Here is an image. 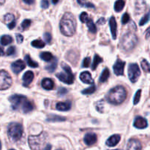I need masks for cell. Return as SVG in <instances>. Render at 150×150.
<instances>
[{
  "label": "cell",
  "mask_w": 150,
  "mask_h": 150,
  "mask_svg": "<svg viewBox=\"0 0 150 150\" xmlns=\"http://www.w3.org/2000/svg\"><path fill=\"white\" fill-rule=\"evenodd\" d=\"M25 60H26V64H28V66H29L30 67H34V68H35V67H38V62L33 61L29 54L25 56Z\"/></svg>",
  "instance_id": "31"
},
{
  "label": "cell",
  "mask_w": 150,
  "mask_h": 150,
  "mask_svg": "<svg viewBox=\"0 0 150 150\" xmlns=\"http://www.w3.org/2000/svg\"><path fill=\"white\" fill-rule=\"evenodd\" d=\"M97 139H98V138H97V135L95 133H89L85 135L83 141L86 145L91 146V145H93L94 144L96 143Z\"/></svg>",
  "instance_id": "15"
},
{
  "label": "cell",
  "mask_w": 150,
  "mask_h": 150,
  "mask_svg": "<svg viewBox=\"0 0 150 150\" xmlns=\"http://www.w3.org/2000/svg\"><path fill=\"white\" fill-rule=\"evenodd\" d=\"M114 150H122V149H114Z\"/></svg>",
  "instance_id": "57"
},
{
  "label": "cell",
  "mask_w": 150,
  "mask_h": 150,
  "mask_svg": "<svg viewBox=\"0 0 150 150\" xmlns=\"http://www.w3.org/2000/svg\"><path fill=\"white\" fill-rule=\"evenodd\" d=\"M125 66V62L120 59H117L115 64H114V72L117 76H122L124 74V69Z\"/></svg>",
  "instance_id": "10"
},
{
  "label": "cell",
  "mask_w": 150,
  "mask_h": 150,
  "mask_svg": "<svg viewBox=\"0 0 150 150\" xmlns=\"http://www.w3.org/2000/svg\"><path fill=\"white\" fill-rule=\"evenodd\" d=\"M1 142H0V149H1Z\"/></svg>",
  "instance_id": "56"
},
{
  "label": "cell",
  "mask_w": 150,
  "mask_h": 150,
  "mask_svg": "<svg viewBox=\"0 0 150 150\" xmlns=\"http://www.w3.org/2000/svg\"><path fill=\"white\" fill-rule=\"evenodd\" d=\"M86 25H87V27L88 29H89V31L91 32V33L92 34H95L97 32V28H96V26H95V24L93 22V20H92V18H89V19H88L87 21L86 22Z\"/></svg>",
  "instance_id": "27"
},
{
  "label": "cell",
  "mask_w": 150,
  "mask_h": 150,
  "mask_svg": "<svg viewBox=\"0 0 150 150\" xmlns=\"http://www.w3.org/2000/svg\"><path fill=\"white\" fill-rule=\"evenodd\" d=\"M9 100L12 103V108L13 110L21 108L24 114L31 112L34 108L32 103L23 95H13L9 98Z\"/></svg>",
  "instance_id": "2"
},
{
  "label": "cell",
  "mask_w": 150,
  "mask_h": 150,
  "mask_svg": "<svg viewBox=\"0 0 150 150\" xmlns=\"http://www.w3.org/2000/svg\"><path fill=\"white\" fill-rule=\"evenodd\" d=\"M103 105L104 104H103V100L98 102V103H97L96 105V108L99 112L100 113L103 112Z\"/></svg>",
  "instance_id": "42"
},
{
  "label": "cell",
  "mask_w": 150,
  "mask_h": 150,
  "mask_svg": "<svg viewBox=\"0 0 150 150\" xmlns=\"http://www.w3.org/2000/svg\"><path fill=\"white\" fill-rule=\"evenodd\" d=\"M77 1L81 7H87V8H95V5L92 3L88 1L87 0H77Z\"/></svg>",
  "instance_id": "33"
},
{
  "label": "cell",
  "mask_w": 150,
  "mask_h": 150,
  "mask_svg": "<svg viewBox=\"0 0 150 150\" xmlns=\"http://www.w3.org/2000/svg\"><path fill=\"white\" fill-rule=\"evenodd\" d=\"M13 83L11 77L5 70H0V90L9 89Z\"/></svg>",
  "instance_id": "8"
},
{
  "label": "cell",
  "mask_w": 150,
  "mask_h": 150,
  "mask_svg": "<svg viewBox=\"0 0 150 150\" xmlns=\"http://www.w3.org/2000/svg\"><path fill=\"white\" fill-rule=\"evenodd\" d=\"M141 64H142L144 71L146 72V73H150V64L146 59H142Z\"/></svg>",
  "instance_id": "35"
},
{
  "label": "cell",
  "mask_w": 150,
  "mask_h": 150,
  "mask_svg": "<svg viewBox=\"0 0 150 150\" xmlns=\"http://www.w3.org/2000/svg\"><path fill=\"white\" fill-rule=\"evenodd\" d=\"M16 41H17L18 43L20 44V43H21V42H23V37L21 35H20V34H16Z\"/></svg>",
  "instance_id": "48"
},
{
  "label": "cell",
  "mask_w": 150,
  "mask_h": 150,
  "mask_svg": "<svg viewBox=\"0 0 150 150\" xmlns=\"http://www.w3.org/2000/svg\"><path fill=\"white\" fill-rule=\"evenodd\" d=\"M56 108L60 111H69L71 108V103L70 102H59L57 104Z\"/></svg>",
  "instance_id": "22"
},
{
  "label": "cell",
  "mask_w": 150,
  "mask_h": 150,
  "mask_svg": "<svg viewBox=\"0 0 150 150\" xmlns=\"http://www.w3.org/2000/svg\"><path fill=\"white\" fill-rule=\"evenodd\" d=\"M79 18H80L81 21L82 23H86V22L87 21L88 19L89 18V17L86 12H83V13L80 15V17H79Z\"/></svg>",
  "instance_id": "40"
},
{
  "label": "cell",
  "mask_w": 150,
  "mask_h": 150,
  "mask_svg": "<svg viewBox=\"0 0 150 150\" xmlns=\"http://www.w3.org/2000/svg\"><path fill=\"white\" fill-rule=\"evenodd\" d=\"M7 134L10 140L13 142H17L20 140L23 135V127L19 123L12 122L9 125L7 129Z\"/></svg>",
  "instance_id": "6"
},
{
  "label": "cell",
  "mask_w": 150,
  "mask_h": 150,
  "mask_svg": "<svg viewBox=\"0 0 150 150\" xmlns=\"http://www.w3.org/2000/svg\"><path fill=\"white\" fill-rule=\"evenodd\" d=\"M141 75V70L139 65L136 63H132L128 66V76L129 79L132 83H135L138 81Z\"/></svg>",
  "instance_id": "9"
},
{
  "label": "cell",
  "mask_w": 150,
  "mask_h": 150,
  "mask_svg": "<svg viewBox=\"0 0 150 150\" xmlns=\"http://www.w3.org/2000/svg\"><path fill=\"white\" fill-rule=\"evenodd\" d=\"M149 19H150V11L149 13H146V14L145 15L142 19H141L140 22H139V25H140V26H143V25L146 24V23L149 21Z\"/></svg>",
  "instance_id": "37"
},
{
  "label": "cell",
  "mask_w": 150,
  "mask_h": 150,
  "mask_svg": "<svg viewBox=\"0 0 150 150\" xmlns=\"http://www.w3.org/2000/svg\"><path fill=\"white\" fill-rule=\"evenodd\" d=\"M141 95H142V90L139 89L136 92V95L134 96V100H133V104L134 105H137L139 103V102L140 101V98H141Z\"/></svg>",
  "instance_id": "39"
},
{
  "label": "cell",
  "mask_w": 150,
  "mask_h": 150,
  "mask_svg": "<svg viewBox=\"0 0 150 150\" xmlns=\"http://www.w3.org/2000/svg\"><path fill=\"white\" fill-rule=\"evenodd\" d=\"M58 95L59 96H62V95H64L65 94L67 93V90L65 89V88H63V87H60L59 89H58V92H57Z\"/></svg>",
  "instance_id": "46"
},
{
  "label": "cell",
  "mask_w": 150,
  "mask_h": 150,
  "mask_svg": "<svg viewBox=\"0 0 150 150\" xmlns=\"http://www.w3.org/2000/svg\"><path fill=\"white\" fill-rule=\"evenodd\" d=\"M127 150H142V144L139 140L130 139L127 143Z\"/></svg>",
  "instance_id": "16"
},
{
  "label": "cell",
  "mask_w": 150,
  "mask_h": 150,
  "mask_svg": "<svg viewBox=\"0 0 150 150\" xmlns=\"http://www.w3.org/2000/svg\"><path fill=\"white\" fill-rule=\"evenodd\" d=\"M12 42H13V38L10 35H3L0 38V43L4 46L12 43Z\"/></svg>",
  "instance_id": "26"
},
{
  "label": "cell",
  "mask_w": 150,
  "mask_h": 150,
  "mask_svg": "<svg viewBox=\"0 0 150 150\" xmlns=\"http://www.w3.org/2000/svg\"><path fill=\"white\" fill-rule=\"evenodd\" d=\"M62 67L64 70V73H59L57 74V78L63 83L66 84H72L74 82V75L71 69L65 63L62 64Z\"/></svg>",
  "instance_id": "7"
},
{
  "label": "cell",
  "mask_w": 150,
  "mask_h": 150,
  "mask_svg": "<svg viewBox=\"0 0 150 150\" xmlns=\"http://www.w3.org/2000/svg\"><path fill=\"white\" fill-rule=\"evenodd\" d=\"M133 125L138 129H144L148 126V123L146 119H144V117H137L135 119Z\"/></svg>",
  "instance_id": "14"
},
{
  "label": "cell",
  "mask_w": 150,
  "mask_h": 150,
  "mask_svg": "<svg viewBox=\"0 0 150 150\" xmlns=\"http://www.w3.org/2000/svg\"><path fill=\"white\" fill-rule=\"evenodd\" d=\"M3 55H4V49H3V48L0 46V56H3Z\"/></svg>",
  "instance_id": "52"
},
{
  "label": "cell",
  "mask_w": 150,
  "mask_h": 150,
  "mask_svg": "<svg viewBox=\"0 0 150 150\" xmlns=\"http://www.w3.org/2000/svg\"><path fill=\"white\" fill-rule=\"evenodd\" d=\"M48 139V134L42 132L38 136H30L28 139L29 144L32 150H40L45 146Z\"/></svg>",
  "instance_id": "4"
},
{
  "label": "cell",
  "mask_w": 150,
  "mask_h": 150,
  "mask_svg": "<svg viewBox=\"0 0 150 150\" xmlns=\"http://www.w3.org/2000/svg\"><path fill=\"white\" fill-rule=\"evenodd\" d=\"M60 31L64 36L70 37L75 34L76 21L74 16L71 13H66L62 18L59 23Z\"/></svg>",
  "instance_id": "1"
},
{
  "label": "cell",
  "mask_w": 150,
  "mask_h": 150,
  "mask_svg": "<svg viewBox=\"0 0 150 150\" xmlns=\"http://www.w3.org/2000/svg\"><path fill=\"white\" fill-rule=\"evenodd\" d=\"M51 146L50 144H48L45 147L44 150H51Z\"/></svg>",
  "instance_id": "53"
},
{
  "label": "cell",
  "mask_w": 150,
  "mask_h": 150,
  "mask_svg": "<svg viewBox=\"0 0 150 150\" xmlns=\"http://www.w3.org/2000/svg\"><path fill=\"white\" fill-rule=\"evenodd\" d=\"M125 2L124 0H117L115 2V4H114V10L117 13H120L122 10H123L125 7Z\"/></svg>",
  "instance_id": "29"
},
{
  "label": "cell",
  "mask_w": 150,
  "mask_h": 150,
  "mask_svg": "<svg viewBox=\"0 0 150 150\" xmlns=\"http://www.w3.org/2000/svg\"><path fill=\"white\" fill-rule=\"evenodd\" d=\"M31 23H32L31 20H29V19H25L21 23V25L22 30H26V29H27L30 26Z\"/></svg>",
  "instance_id": "38"
},
{
  "label": "cell",
  "mask_w": 150,
  "mask_h": 150,
  "mask_svg": "<svg viewBox=\"0 0 150 150\" xmlns=\"http://www.w3.org/2000/svg\"><path fill=\"white\" fill-rule=\"evenodd\" d=\"M120 139H121V136L120 135H113L106 141V145L111 147L115 146L120 142Z\"/></svg>",
  "instance_id": "19"
},
{
  "label": "cell",
  "mask_w": 150,
  "mask_h": 150,
  "mask_svg": "<svg viewBox=\"0 0 150 150\" xmlns=\"http://www.w3.org/2000/svg\"><path fill=\"white\" fill-rule=\"evenodd\" d=\"M4 2H5V0H0V6L4 4Z\"/></svg>",
  "instance_id": "54"
},
{
  "label": "cell",
  "mask_w": 150,
  "mask_h": 150,
  "mask_svg": "<svg viewBox=\"0 0 150 150\" xmlns=\"http://www.w3.org/2000/svg\"><path fill=\"white\" fill-rule=\"evenodd\" d=\"M41 7L43 9H47L49 7V2H48V0H42L41 1Z\"/></svg>",
  "instance_id": "47"
},
{
  "label": "cell",
  "mask_w": 150,
  "mask_h": 150,
  "mask_svg": "<svg viewBox=\"0 0 150 150\" xmlns=\"http://www.w3.org/2000/svg\"><path fill=\"white\" fill-rule=\"evenodd\" d=\"M40 58L45 62H50L53 59V55L50 52H42L40 55Z\"/></svg>",
  "instance_id": "32"
},
{
  "label": "cell",
  "mask_w": 150,
  "mask_h": 150,
  "mask_svg": "<svg viewBox=\"0 0 150 150\" xmlns=\"http://www.w3.org/2000/svg\"><path fill=\"white\" fill-rule=\"evenodd\" d=\"M145 38H146V40L150 38V27L148 28V29H146V32H145Z\"/></svg>",
  "instance_id": "49"
},
{
  "label": "cell",
  "mask_w": 150,
  "mask_h": 150,
  "mask_svg": "<svg viewBox=\"0 0 150 150\" xmlns=\"http://www.w3.org/2000/svg\"><path fill=\"white\" fill-rule=\"evenodd\" d=\"M58 1H59V0H52L53 4H57V3H58Z\"/></svg>",
  "instance_id": "55"
},
{
  "label": "cell",
  "mask_w": 150,
  "mask_h": 150,
  "mask_svg": "<svg viewBox=\"0 0 150 150\" xmlns=\"http://www.w3.org/2000/svg\"><path fill=\"white\" fill-rule=\"evenodd\" d=\"M4 20L9 29H13V28H15L16 25V22L15 16L13 14H11V13L6 14L4 17Z\"/></svg>",
  "instance_id": "13"
},
{
  "label": "cell",
  "mask_w": 150,
  "mask_h": 150,
  "mask_svg": "<svg viewBox=\"0 0 150 150\" xmlns=\"http://www.w3.org/2000/svg\"><path fill=\"white\" fill-rule=\"evenodd\" d=\"M138 42V38L135 34L129 32L121 38L120 47L125 51H130L135 48Z\"/></svg>",
  "instance_id": "5"
},
{
  "label": "cell",
  "mask_w": 150,
  "mask_h": 150,
  "mask_svg": "<svg viewBox=\"0 0 150 150\" xmlns=\"http://www.w3.org/2000/svg\"><path fill=\"white\" fill-rule=\"evenodd\" d=\"M15 53H16V48H15L14 46H10L7 48L6 54H7V56H12Z\"/></svg>",
  "instance_id": "44"
},
{
  "label": "cell",
  "mask_w": 150,
  "mask_h": 150,
  "mask_svg": "<svg viewBox=\"0 0 150 150\" xmlns=\"http://www.w3.org/2000/svg\"><path fill=\"white\" fill-rule=\"evenodd\" d=\"M105 18H101L100 20L98 21V24H103V23H105Z\"/></svg>",
  "instance_id": "51"
},
{
  "label": "cell",
  "mask_w": 150,
  "mask_h": 150,
  "mask_svg": "<svg viewBox=\"0 0 150 150\" xmlns=\"http://www.w3.org/2000/svg\"><path fill=\"white\" fill-rule=\"evenodd\" d=\"M109 76H110L109 70H108V68H105L103 71L102 74H101L100 76V79H99L100 82V83L105 82L108 79Z\"/></svg>",
  "instance_id": "28"
},
{
  "label": "cell",
  "mask_w": 150,
  "mask_h": 150,
  "mask_svg": "<svg viewBox=\"0 0 150 150\" xmlns=\"http://www.w3.org/2000/svg\"><path fill=\"white\" fill-rule=\"evenodd\" d=\"M109 26L111 28V35H112V38L114 40H116L117 38V21H116V19L114 16L110 18L109 20Z\"/></svg>",
  "instance_id": "20"
},
{
  "label": "cell",
  "mask_w": 150,
  "mask_h": 150,
  "mask_svg": "<svg viewBox=\"0 0 150 150\" xmlns=\"http://www.w3.org/2000/svg\"><path fill=\"white\" fill-rule=\"evenodd\" d=\"M52 60L53 61L51 62V64H49L48 65H47L46 67H45V70H48V71L50 72V73L54 72L57 67V62H58V59H57L56 57H54Z\"/></svg>",
  "instance_id": "24"
},
{
  "label": "cell",
  "mask_w": 150,
  "mask_h": 150,
  "mask_svg": "<svg viewBox=\"0 0 150 150\" xmlns=\"http://www.w3.org/2000/svg\"><path fill=\"white\" fill-rule=\"evenodd\" d=\"M10 150H14V149H10Z\"/></svg>",
  "instance_id": "59"
},
{
  "label": "cell",
  "mask_w": 150,
  "mask_h": 150,
  "mask_svg": "<svg viewBox=\"0 0 150 150\" xmlns=\"http://www.w3.org/2000/svg\"><path fill=\"white\" fill-rule=\"evenodd\" d=\"M130 19V15H129L127 13H125V14L122 16V24H126V23H128Z\"/></svg>",
  "instance_id": "41"
},
{
  "label": "cell",
  "mask_w": 150,
  "mask_h": 150,
  "mask_svg": "<svg viewBox=\"0 0 150 150\" xmlns=\"http://www.w3.org/2000/svg\"><path fill=\"white\" fill-rule=\"evenodd\" d=\"M103 62V59L100 57L99 55L98 54H95V57H94V59H93V62H92V70H96L97 67L98 66V64L100 63H101Z\"/></svg>",
  "instance_id": "30"
},
{
  "label": "cell",
  "mask_w": 150,
  "mask_h": 150,
  "mask_svg": "<svg viewBox=\"0 0 150 150\" xmlns=\"http://www.w3.org/2000/svg\"><path fill=\"white\" fill-rule=\"evenodd\" d=\"M65 58L67 61L70 62L71 64H76L77 62H79V53L76 52V51L71 50V51H68L67 53L65 56Z\"/></svg>",
  "instance_id": "12"
},
{
  "label": "cell",
  "mask_w": 150,
  "mask_h": 150,
  "mask_svg": "<svg viewBox=\"0 0 150 150\" xmlns=\"http://www.w3.org/2000/svg\"><path fill=\"white\" fill-rule=\"evenodd\" d=\"M90 62H91L90 57H86V58H85L83 61V64H82V67H88L89 66V64H90Z\"/></svg>",
  "instance_id": "45"
},
{
  "label": "cell",
  "mask_w": 150,
  "mask_h": 150,
  "mask_svg": "<svg viewBox=\"0 0 150 150\" xmlns=\"http://www.w3.org/2000/svg\"><path fill=\"white\" fill-rule=\"evenodd\" d=\"M80 79L83 83H87V84H92L94 83V81L92 79V76H91L90 73L88 71H84L81 73Z\"/></svg>",
  "instance_id": "18"
},
{
  "label": "cell",
  "mask_w": 150,
  "mask_h": 150,
  "mask_svg": "<svg viewBox=\"0 0 150 150\" xmlns=\"http://www.w3.org/2000/svg\"><path fill=\"white\" fill-rule=\"evenodd\" d=\"M34 79V73L32 71H27L23 74L22 80H23V85L24 86H28Z\"/></svg>",
  "instance_id": "17"
},
{
  "label": "cell",
  "mask_w": 150,
  "mask_h": 150,
  "mask_svg": "<svg viewBox=\"0 0 150 150\" xmlns=\"http://www.w3.org/2000/svg\"><path fill=\"white\" fill-rule=\"evenodd\" d=\"M41 85H42V88L46 90H51L54 88V83L52 79H44L41 82Z\"/></svg>",
  "instance_id": "23"
},
{
  "label": "cell",
  "mask_w": 150,
  "mask_h": 150,
  "mask_svg": "<svg viewBox=\"0 0 150 150\" xmlns=\"http://www.w3.org/2000/svg\"><path fill=\"white\" fill-rule=\"evenodd\" d=\"M43 38L45 39V41L46 43L49 44L50 42H51V39H52V37H51V35L50 33H45L43 35Z\"/></svg>",
  "instance_id": "43"
},
{
  "label": "cell",
  "mask_w": 150,
  "mask_h": 150,
  "mask_svg": "<svg viewBox=\"0 0 150 150\" xmlns=\"http://www.w3.org/2000/svg\"><path fill=\"white\" fill-rule=\"evenodd\" d=\"M25 67H26L25 63L21 59L14 62L11 64V69L15 74H18V73H20L23 69H25Z\"/></svg>",
  "instance_id": "11"
},
{
  "label": "cell",
  "mask_w": 150,
  "mask_h": 150,
  "mask_svg": "<svg viewBox=\"0 0 150 150\" xmlns=\"http://www.w3.org/2000/svg\"><path fill=\"white\" fill-rule=\"evenodd\" d=\"M95 91H96V86L95 84H93L92 86L87 88V89H83L81 92L83 95H91V94L94 93Z\"/></svg>",
  "instance_id": "36"
},
{
  "label": "cell",
  "mask_w": 150,
  "mask_h": 150,
  "mask_svg": "<svg viewBox=\"0 0 150 150\" xmlns=\"http://www.w3.org/2000/svg\"><path fill=\"white\" fill-rule=\"evenodd\" d=\"M32 45L37 48H42L45 47V43L41 40H35L32 42Z\"/></svg>",
  "instance_id": "34"
},
{
  "label": "cell",
  "mask_w": 150,
  "mask_h": 150,
  "mask_svg": "<svg viewBox=\"0 0 150 150\" xmlns=\"http://www.w3.org/2000/svg\"><path fill=\"white\" fill-rule=\"evenodd\" d=\"M57 150H62V149H57Z\"/></svg>",
  "instance_id": "58"
},
{
  "label": "cell",
  "mask_w": 150,
  "mask_h": 150,
  "mask_svg": "<svg viewBox=\"0 0 150 150\" xmlns=\"http://www.w3.org/2000/svg\"><path fill=\"white\" fill-rule=\"evenodd\" d=\"M23 1L27 4H32L34 1H35V0H23Z\"/></svg>",
  "instance_id": "50"
},
{
  "label": "cell",
  "mask_w": 150,
  "mask_h": 150,
  "mask_svg": "<svg viewBox=\"0 0 150 150\" xmlns=\"http://www.w3.org/2000/svg\"><path fill=\"white\" fill-rule=\"evenodd\" d=\"M47 121L48 122H63L66 120L64 117H60V116L55 115V114H51L49 115L47 118Z\"/></svg>",
  "instance_id": "25"
},
{
  "label": "cell",
  "mask_w": 150,
  "mask_h": 150,
  "mask_svg": "<svg viewBox=\"0 0 150 150\" xmlns=\"http://www.w3.org/2000/svg\"><path fill=\"white\" fill-rule=\"evenodd\" d=\"M136 13L141 14L146 9V2L144 0H136Z\"/></svg>",
  "instance_id": "21"
},
{
  "label": "cell",
  "mask_w": 150,
  "mask_h": 150,
  "mask_svg": "<svg viewBox=\"0 0 150 150\" xmlns=\"http://www.w3.org/2000/svg\"><path fill=\"white\" fill-rule=\"evenodd\" d=\"M127 97V92L122 86H117L113 88L106 95V100L113 105H120L125 101Z\"/></svg>",
  "instance_id": "3"
}]
</instances>
